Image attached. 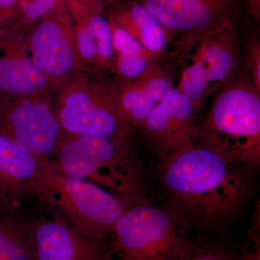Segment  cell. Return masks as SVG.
Here are the masks:
<instances>
[{
  "instance_id": "6da1fadb",
  "label": "cell",
  "mask_w": 260,
  "mask_h": 260,
  "mask_svg": "<svg viewBox=\"0 0 260 260\" xmlns=\"http://www.w3.org/2000/svg\"><path fill=\"white\" fill-rule=\"evenodd\" d=\"M169 205L188 225L220 232L240 217L255 195L256 169L229 161L201 143L158 162Z\"/></svg>"
},
{
  "instance_id": "7a4b0ae2",
  "label": "cell",
  "mask_w": 260,
  "mask_h": 260,
  "mask_svg": "<svg viewBox=\"0 0 260 260\" xmlns=\"http://www.w3.org/2000/svg\"><path fill=\"white\" fill-rule=\"evenodd\" d=\"M197 142L229 161L256 169L260 164V90L237 70L214 93Z\"/></svg>"
},
{
  "instance_id": "3957f363",
  "label": "cell",
  "mask_w": 260,
  "mask_h": 260,
  "mask_svg": "<svg viewBox=\"0 0 260 260\" xmlns=\"http://www.w3.org/2000/svg\"><path fill=\"white\" fill-rule=\"evenodd\" d=\"M48 161L64 175L93 183L129 207L148 200L141 162L127 140L90 135L65 136Z\"/></svg>"
},
{
  "instance_id": "277c9868",
  "label": "cell",
  "mask_w": 260,
  "mask_h": 260,
  "mask_svg": "<svg viewBox=\"0 0 260 260\" xmlns=\"http://www.w3.org/2000/svg\"><path fill=\"white\" fill-rule=\"evenodd\" d=\"M31 196L50 205L80 231L99 238L112 232L129 208L120 198L89 181L68 177L48 161L34 180Z\"/></svg>"
},
{
  "instance_id": "5b68a950",
  "label": "cell",
  "mask_w": 260,
  "mask_h": 260,
  "mask_svg": "<svg viewBox=\"0 0 260 260\" xmlns=\"http://www.w3.org/2000/svg\"><path fill=\"white\" fill-rule=\"evenodd\" d=\"M188 225L169 205L155 206L144 200L116 222L111 250L119 260H182L194 243Z\"/></svg>"
},
{
  "instance_id": "8992f818",
  "label": "cell",
  "mask_w": 260,
  "mask_h": 260,
  "mask_svg": "<svg viewBox=\"0 0 260 260\" xmlns=\"http://www.w3.org/2000/svg\"><path fill=\"white\" fill-rule=\"evenodd\" d=\"M56 117L65 136L90 135L127 140L131 128L119 109L115 88L73 73L54 85Z\"/></svg>"
},
{
  "instance_id": "52a82bcc",
  "label": "cell",
  "mask_w": 260,
  "mask_h": 260,
  "mask_svg": "<svg viewBox=\"0 0 260 260\" xmlns=\"http://www.w3.org/2000/svg\"><path fill=\"white\" fill-rule=\"evenodd\" d=\"M181 72L177 88L199 107L237 73L240 42L234 23L177 46Z\"/></svg>"
},
{
  "instance_id": "ba28073f",
  "label": "cell",
  "mask_w": 260,
  "mask_h": 260,
  "mask_svg": "<svg viewBox=\"0 0 260 260\" xmlns=\"http://www.w3.org/2000/svg\"><path fill=\"white\" fill-rule=\"evenodd\" d=\"M0 135L48 160L65 138L49 94L24 96L1 91Z\"/></svg>"
},
{
  "instance_id": "9c48e42d",
  "label": "cell",
  "mask_w": 260,
  "mask_h": 260,
  "mask_svg": "<svg viewBox=\"0 0 260 260\" xmlns=\"http://www.w3.org/2000/svg\"><path fill=\"white\" fill-rule=\"evenodd\" d=\"M25 42L32 59L50 79L51 87L81 66L74 23L64 0L35 23Z\"/></svg>"
},
{
  "instance_id": "30bf717a",
  "label": "cell",
  "mask_w": 260,
  "mask_h": 260,
  "mask_svg": "<svg viewBox=\"0 0 260 260\" xmlns=\"http://www.w3.org/2000/svg\"><path fill=\"white\" fill-rule=\"evenodd\" d=\"M158 19L177 46L233 22L236 0H137Z\"/></svg>"
},
{
  "instance_id": "8fae6325",
  "label": "cell",
  "mask_w": 260,
  "mask_h": 260,
  "mask_svg": "<svg viewBox=\"0 0 260 260\" xmlns=\"http://www.w3.org/2000/svg\"><path fill=\"white\" fill-rule=\"evenodd\" d=\"M194 103L177 87L169 92L138 129L158 162L197 142Z\"/></svg>"
},
{
  "instance_id": "7c38bea8",
  "label": "cell",
  "mask_w": 260,
  "mask_h": 260,
  "mask_svg": "<svg viewBox=\"0 0 260 260\" xmlns=\"http://www.w3.org/2000/svg\"><path fill=\"white\" fill-rule=\"evenodd\" d=\"M37 260H112L105 238L85 234L61 216L32 221Z\"/></svg>"
},
{
  "instance_id": "4fadbf2b",
  "label": "cell",
  "mask_w": 260,
  "mask_h": 260,
  "mask_svg": "<svg viewBox=\"0 0 260 260\" xmlns=\"http://www.w3.org/2000/svg\"><path fill=\"white\" fill-rule=\"evenodd\" d=\"M21 29L13 25L0 30V91L34 96L49 94V77L32 59Z\"/></svg>"
},
{
  "instance_id": "5bb4252c",
  "label": "cell",
  "mask_w": 260,
  "mask_h": 260,
  "mask_svg": "<svg viewBox=\"0 0 260 260\" xmlns=\"http://www.w3.org/2000/svg\"><path fill=\"white\" fill-rule=\"evenodd\" d=\"M174 88L169 72L154 61L134 79L116 87V100L129 127L139 128Z\"/></svg>"
},
{
  "instance_id": "9a60e30c",
  "label": "cell",
  "mask_w": 260,
  "mask_h": 260,
  "mask_svg": "<svg viewBox=\"0 0 260 260\" xmlns=\"http://www.w3.org/2000/svg\"><path fill=\"white\" fill-rule=\"evenodd\" d=\"M44 159L0 135V204L20 208Z\"/></svg>"
},
{
  "instance_id": "2e32d148",
  "label": "cell",
  "mask_w": 260,
  "mask_h": 260,
  "mask_svg": "<svg viewBox=\"0 0 260 260\" xmlns=\"http://www.w3.org/2000/svg\"><path fill=\"white\" fill-rule=\"evenodd\" d=\"M155 55L164 51L172 37L158 19L137 0L116 8L108 17Z\"/></svg>"
},
{
  "instance_id": "e0dca14e",
  "label": "cell",
  "mask_w": 260,
  "mask_h": 260,
  "mask_svg": "<svg viewBox=\"0 0 260 260\" xmlns=\"http://www.w3.org/2000/svg\"><path fill=\"white\" fill-rule=\"evenodd\" d=\"M0 260H37L32 221L0 204Z\"/></svg>"
},
{
  "instance_id": "ac0fdd59",
  "label": "cell",
  "mask_w": 260,
  "mask_h": 260,
  "mask_svg": "<svg viewBox=\"0 0 260 260\" xmlns=\"http://www.w3.org/2000/svg\"><path fill=\"white\" fill-rule=\"evenodd\" d=\"M108 19L112 30L114 54L116 53L114 70L124 81H129L143 73L158 56L149 52L129 32Z\"/></svg>"
},
{
  "instance_id": "d6986e66",
  "label": "cell",
  "mask_w": 260,
  "mask_h": 260,
  "mask_svg": "<svg viewBox=\"0 0 260 260\" xmlns=\"http://www.w3.org/2000/svg\"><path fill=\"white\" fill-rule=\"evenodd\" d=\"M96 45L95 65L104 70H114V51L112 30L108 18L104 14L86 15Z\"/></svg>"
},
{
  "instance_id": "ffe728a7",
  "label": "cell",
  "mask_w": 260,
  "mask_h": 260,
  "mask_svg": "<svg viewBox=\"0 0 260 260\" xmlns=\"http://www.w3.org/2000/svg\"><path fill=\"white\" fill-rule=\"evenodd\" d=\"M61 0H18L15 26L21 29L35 24L54 9Z\"/></svg>"
},
{
  "instance_id": "44dd1931",
  "label": "cell",
  "mask_w": 260,
  "mask_h": 260,
  "mask_svg": "<svg viewBox=\"0 0 260 260\" xmlns=\"http://www.w3.org/2000/svg\"><path fill=\"white\" fill-rule=\"evenodd\" d=\"M75 41L77 50L81 65L96 62V45L93 32L89 26L87 17L83 16L74 19Z\"/></svg>"
},
{
  "instance_id": "7402d4cb",
  "label": "cell",
  "mask_w": 260,
  "mask_h": 260,
  "mask_svg": "<svg viewBox=\"0 0 260 260\" xmlns=\"http://www.w3.org/2000/svg\"><path fill=\"white\" fill-rule=\"evenodd\" d=\"M182 260H239V256L222 244L198 240Z\"/></svg>"
},
{
  "instance_id": "603a6c76",
  "label": "cell",
  "mask_w": 260,
  "mask_h": 260,
  "mask_svg": "<svg viewBox=\"0 0 260 260\" xmlns=\"http://www.w3.org/2000/svg\"><path fill=\"white\" fill-rule=\"evenodd\" d=\"M73 20L93 14H104L107 0H64Z\"/></svg>"
},
{
  "instance_id": "cb8c5ba5",
  "label": "cell",
  "mask_w": 260,
  "mask_h": 260,
  "mask_svg": "<svg viewBox=\"0 0 260 260\" xmlns=\"http://www.w3.org/2000/svg\"><path fill=\"white\" fill-rule=\"evenodd\" d=\"M18 0H0V30L13 26L16 21Z\"/></svg>"
},
{
  "instance_id": "d4e9b609",
  "label": "cell",
  "mask_w": 260,
  "mask_h": 260,
  "mask_svg": "<svg viewBox=\"0 0 260 260\" xmlns=\"http://www.w3.org/2000/svg\"><path fill=\"white\" fill-rule=\"evenodd\" d=\"M247 64L250 70L251 80L260 90V47L256 42L251 43L249 45Z\"/></svg>"
},
{
  "instance_id": "484cf974",
  "label": "cell",
  "mask_w": 260,
  "mask_h": 260,
  "mask_svg": "<svg viewBox=\"0 0 260 260\" xmlns=\"http://www.w3.org/2000/svg\"><path fill=\"white\" fill-rule=\"evenodd\" d=\"M251 242L242 249L239 260H260L259 239L256 236H251Z\"/></svg>"
}]
</instances>
